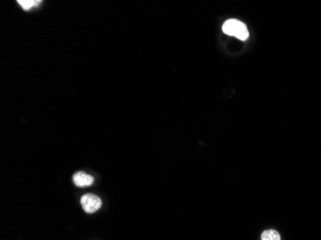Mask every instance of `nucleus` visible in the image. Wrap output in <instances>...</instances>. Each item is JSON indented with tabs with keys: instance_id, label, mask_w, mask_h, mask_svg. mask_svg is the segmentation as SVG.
I'll return each mask as SVG.
<instances>
[{
	"instance_id": "obj_5",
	"label": "nucleus",
	"mask_w": 321,
	"mask_h": 240,
	"mask_svg": "<svg viewBox=\"0 0 321 240\" xmlns=\"http://www.w3.org/2000/svg\"><path fill=\"white\" fill-rule=\"evenodd\" d=\"M42 1H37V0H19L18 3L22 6L23 10L28 11L30 9H32L33 7L39 5Z\"/></svg>"
},
{
	"instance_id": "obj_3",
	"label": "nucleus",
	"mask_w": 321,
	"mask_h": 240,
	"mask_svg": "<svg viewBox=\"0 0 321 240\" xmlns=\"http://www.w3.org/2000/svg\"><path fill=\"white\" fill-rule=\"evenodd\" d=\"M73 183L78 187H89L93 184V177L84 172H77L73 175Z\"/></svg>"
},
{
	"instance_id": "obj_4",
	"label": "nucleus",
	"mask_w": 321,
	"mask_h": 240,
	"mask_svg": "<svg viewBox=\"0 0 321 240\" xmlns=\"http://www.w3.org/2000/svg\"><path fill=\"white\" fill-rule=\"evenodd\" d=\"M261 240H281V237L275 230H266L263 232Z\"/></svg>"
},
{
	"instance_id": "obj_1",
	"label": "nucleus",
	"mask_w": 321,
	"mask_h": 240,
	"mask_svg": "<svg viewBox=\"0 0 321 240\" xmlns=\"http://www.w3.org/2000/svg\"><path fill=\"white\" fill-rule=\"evenodd\" d=\"M222 31L229 36H233L240 41H246L249 37V32L244 23L237 20H228L224 22Z\"/></svg>"
},
{
	"instance_id": "obj_2",
	"label": "nucleus",
	"mask_w": 321,
	"mask_h": 240,
	"mask_svg": "<svg viewBox=\"0 0 321 240\" xmlns=\"http://www.w3.org/2000/svg\"><path fill=\"white\" fill-rule=\"evenodd\" d=\"M81 205L87 213H94L101 208L102 201L99 197L88 193L81 198Z\"/></svg>"
}]
</instances>
